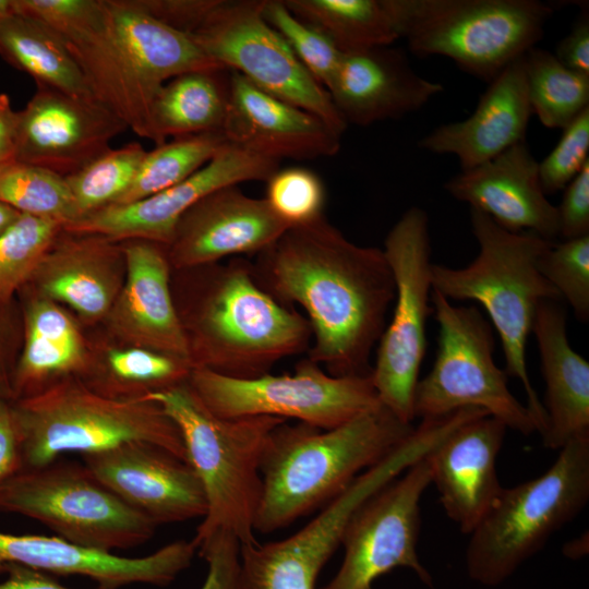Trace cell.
Instances as JSON below:
<instances>
[{
    "mask_svg": "<svg viewBox=\"0 0 589 589\" xmlns=\"http://www.w3.org/2000/svg\"><path fill=\"white\" fill-rule=\"evenodd\" d=\"M0 202L22 214L55 220L62 228L77 220L63 177L16 160L0 165Z\"/></svg>",
    "mask_w": 589,
    "mask_h": 589,
    "instance_id": "d590c367",
    "label": "cell"
},
{
    "mask_svg": "<svg viewBox=\"0 0 589 589\" xmlns=\"http://www.w3.org/2000/svg\"><path fill=\"white\" fill-rule=\"evenodd\" d=\"M541 275L561 299L572 306L578 321L589 320V235L552 244L538 261Z\"/></svg>",
    "mask_w": 589,
    "mask_h": 589,
    "instance_id": "60d3db41",
    "label": "cell"
},
{
    "mask_svg": "<svg viewBox=\"0 0 589 589\" xmlns=\"http://www.w3.org/2000/svg\"><path fill=\"white\" fill-rule=\"evenodd\" d=\"M107 366L110 380L94 389L113 398L166 389L188 381L192 371L183 360L139 347L111 350Z\"/></svg>",
    "mask_w": 589,
    "mask_h": 589,
    "instance_id": "f35d334b",
    "label": "cell"
},
{
    "mask_svg": "<svg viewBox=\"0 0 589 589\" xmlns=\"http://www.w3.org/2000/svg\"><path fill=\"white\" fill-rule=\"evenodd\" d=\"M22 213L0 202V236L9 229Z\"/></svg>",
    "mask_w": 589,
    "mask_h": 589,
    "instance_id": "f5cc1de1",
    "label": "cell"
},
{
    "mask_svg": "<svg viewBox=\"0 0 589 589\" xmlns=\"http://www.w3.org/2000/svg\"><path fill=\"white\" fill-rule=\"evenodd\" d=\"M342 52L392 46L399 36L382 0H283Z\"/></svg>",
    "mask_w": 589,
    "mask_h": 589,
    "instance_id": "d6a6232c",
    "label": "cell"
},
{
    "mask_svg": "<svg viewBox=\"0 0 589 589\" xmlns=\"http://www.w3.org/2000/svg\"><path fill=\"white\" fill-rule=\"evenodd\" d=\"M143 398L156 402L176 424L187 461L202 483L206 513L192 539L196 546L218 532L231 533L241 545L256 542L261 458L271 432L287 420L271 416L220 418L188 381Z\"/></svg>",
    "mask_w": 589,
    "mask_h": 589,
    "instance_id": "8992f818",
    "label": "cell"
},
{
    "mask_svg": "<svg viewBox=\"0 0 589 589\" xmlns=\"http://www.w3.org/2000/svg\"><path fill=\"white\" fill-rule=\"evenodd\" d=\"M231 70L190 71L167 81L151 109L154 143L168 136L221 132L230 95Z\"/></svg>",
    "mask_w": 589,
    "mask_h": 589,
    "instance_id": "f546056e",
    "label": "cell"
},
{
    "mask_svg": "<svg viewBox=\"0 0 589 589\" xmlns=\"http://www.w3.org/2000/svg\"><path fill=\"white\" fill-rule=\"evenodd\" d=\"M119 242L61 230L26 286L87 321L107 317L123 284Z\"/></svg>",
    "mask_w": 589,
    "mask_h": 589,
    "instance_id": "484cf974",
    "label": "cell"
},
{
    "mask_svg": "<svg viewBox=\"0 0 589 589\" xmlns=\"http://www.w3.org/2000/svg\"><path fill=\"white\" fill-rule=\"evenodd\" d=\"M0 56L31 75L36 85L94 98L62 38L38 20L14 12L0 22Z\"/></svg>",
    "mask_w": 589,
    "mask_h": 589,
    "instance_id": "4dcf8cb0",
    "label": "cell"
},
{
    "mask_svg": "<svg viewBox=\"0 0 589 589\" xmlns=\"http://www.w3.org/2000/svg\"><path fill=\"white\" fill-rule=\"evenodd\" d=\"M0 510L36 519L59 538L104 552L143 544L156 529L84 465L56 460L0 483Z\"/></svg>",
    "mask_w": 589,
    "mask_h": 589,
    "instance_id": "8fae6325",
    "label": "cell"
},
{
    "mask_svg": "<svg viewBox=\"0 0 589 589\" xmlns=\"http://www.w3.org/2000/svg\"><path fill=\"white\" fill-rule=\"evenodd\" d=\"M199 267L203 280L195 297L185 306L176 305L192 370L255 378L271 373L278 361L308 351L309 321L260 287L252 262L236 256Z\"/></svg>",
    "mask_w": 589,
    "mask_h": 589,
    "instance_id": "3957f363",
    "label": "cell"
},
{
    "mask_svg": "<svg viewBox=\"0 0 589 589\" xmlns=\"http://www.w3.org/2000/svg\"><path fill=\"white\" fill-rule=\"evenodd\" d=\"M418 57L443 56L490 83L542 38L553 13L538 0H382Z\"/></svg>",
    "mask_w": 589,
    "mask_h": 589,
    "instance_id": "9c48e42d",
    "label": "cell"
},
{
    "mask_svg": "<svg viewBox=\"0 0 589 589\" xmlns=\"http://www.w3.org/2000/svg\"><path fill=\"white\" fill-rule=\"evenodd\" d=\"M4 573L7 579L0 582V589H71L46 573L23 565L10 564Z\"/></svg>",
    "mask_w": 589,
    "mask_h": 589,
    "instance_id": "f907efd6",
    "label": "cell"
},
{
    "mask_svg": "<svg viewBox=\"0 0 589 589\" xmlns=\"http://www.w3.org/2000/svg\"><path fill=\"white\" fill-rule=\"evenodd\" d=\"M330 557L324 540L305 533L240 544L241 589H316L317 577Z\"/></svg>",
    "mask_w": 589,
    "mask_h": 589,
    "instance_id": "1f68e13d",
    "label": "cell"
},
{
    "mask_svg": "<svg viewBox=\"0 0 589 589\" xmlns=\"http://www.w3.org/2000/svg\"><path fill=\"white\" fill-rule=\"evenodd\" d=\"M413 430L412 423L382 404L328 430L302 422L279 424L261 458L262 494L254 530L272 533L323 508Z\"/></svg>",
    "mask_w": 589,
    "mask_h": 589,
    "instance_id": "7a4b0ae2",
    "label": "cell"
},
{
    "mask_svg": "<svg viewBox=\"0 0 589 589\" xmlns=\"http://www.w3.org/2000/svg\"><path fill=\"white\" fill-rule=\"evenodd\" d=\"M127 124L95 98L36 85L17 111L14 160L60 177L77 172L111 148Z\"/></svg>",
    "mask_w": 589,
    "mask_h": 589,
    "instance_id": "e0dca14e",
    "label": "cell"
},
{
    "mask_svg": "<svg viewBox=\"0 0 589 589\" xmlns=\"http://www.w3.org/2000/svg\"><path fill=\"white\" fill-rule=\"evenodd\" d=\"M531 115L521 56L489 83L467 119L436 127L418 146L455 155L461 170H467L525 141Z\"/></svg>",
    "mask_w": 589,
    "mask_h": 589,
    "instance_id": "4316f807",
    "label": "cell"
},
{
    "mask_svg": "<svg viewBox=\"0 0 589 589\" xmlns=\"http://www.w3.org/2000/svg\"><path fill=\"white\" fill-rule=\"evenodd\" d=\"M278 168L277 160L227 143L182 182L132 203L107 205L62 229L117 242L145 240L167 247L181 217L200 200L228 185L266 181Z\"/></svg>",
    "mask_w": 589,
    "mask_h": 589,
    "instance_id": "2e32d148",
    "label": "cell"
},
{
    "mask_svg": "<svg viewBox=\"0 0 589 589\" xmlns=\"http://www.w3.org/2000/svg\"><path fill=\"white\" fill-rule=\"evenodd\" d=\"M188 382L224 419L271 416L328 430L381 405L371 375L334 376L308 358L292 374L232 378L193 369Z\"/></svg>",
    "mask_w": 589,
    "mask_h": 589,
    "instance_id": "4fadbf2b",
    "label": "cell"
},
{
    "mask_svg": "<svg viewBox=\"0 0 589 589\" xmlns=\"http://www.w3.org/2000/svg\"><path fill=\"white\" fill-rule=\"evenodd\" d=\"M17 111L7 94H0V165L14 160Z\"/></svg>",
    "mask_w": 589,
    "mask_h": 589,
    "instance_id": "816d5d0a",
    "label": "cell"
},
{
    "mask_svg": "<svg viewBox=\"0 0 589 589\" xmlns=\"http://www.w3.org/2000/svg\"><path fill=\"white\" fill-rule=\"evenodd\" d=\"M288 228L264 197L228 185L194 204L179 220L166 248L172 269H189L225 257L256 255Z\"/></svg>",
    "mask_w": 589,
    "mask_h": 589,
    "instance_id": "d6986e66",
    "label": "cell"
},
{
    "mask_svg": "<svg viewBox=\"0 0 589 589\" xmlns=\"http://www.w3.org/2000/svg\"><path fill=\"white\" fill-rule=\"evenodd\" d=\"M262 10L263 0H217L190 35L215 62L240 73L261 91L315 115L341 136L348 123L329 93L266 22Z\"/></svg>",
    "mask_w": 589,
    "mask_h": 589,
    "instance_id": "5bb4252c",
    "label": "cell"
},
{
    "mask_svg": "<svg viewBox=\"0 0 589 589\" xmlns=\"http://www.w3.org/2000/svg\"><path fill=\"white\" fill-rule=\"evenodd\" d=\"M221 133L229 144L277 161L334 156L341 137L315 115L261 91L233 70Z\"/></svg>",
    "mask_w": 589,
    "mask_h": 589,
    "instance_id": "7402d4cb",
    "label": "cell"
},
{
    "mask_svg": "<svg viewBox=\"0 0 589 589\" xmlns=\"http://www.w3.org/2000/svg\"><path fill=\"white\" fill-rule=\"evenodd\" d=\"M531 332L545 383L543 445L560 450L569 442L589 438V363L570 346L557 301L539 303Z\"/></svg>",
    "mask_w": 589,
    "mask_h": 589,
    "instance_id": "83f0119b",
    "label": "cell"
},
{
    "mask_svg": "<svg viewBox=\"0 0 589 589\" xmlns=\"http://www.w3.org/2000/svg\"><path fill=\"white\" fill-rule=\"evenodd\" d=\"M431 303L438 323L433 366L419 380L414 417L438 418L464 408H480L524 435L536 432L532 417L509 390L507 374L493 358L491 323L476 306L454 305L432 289Z\"/></svg>",
    "mask_w": 589,
    "mask_h": 589,
    "instance_id": "30bf717a",
    "label": "cell"
},
{
    "mask_svg": "<svg viewBox=\"0 0 589 589\" xmlns=\"http://www.w3.org/2000/svg\"><path fill=\"white\" fill-rule=\"evenodd\" d=\"M554 56L568 69L589 75V14L585 7L570 32L557 44Z\"/></svg>",
    "mask_w": 589,
    "mask_h": 589,
    "instance_id": "7dc6e473",
    "label": "cell"
},
{
    "mask_svg": "<svg viewBox=\"0 0 589 589\" xmlns=\"http://www.w3.org/2000/svg\"><path fill=\"white\" fill-rule=\"evenodd\" d=\"M196 551L193 540H178L143 557H122L57 536L0 531V573L16 564L46 574L85 576L96 581L99 589H120L132 584L164 587L191 566Z\"/></svg>",
    "mask_w": 589,
    "mask_h": 589,
    "instance_id": "ffe728a7",
    "label": "cell"
},
{
    "mask_svg": "<svg viewBox=\"0 0 589 589\" xmlns=\"http://www.w3.org/2000/svg\"><path fill=\"white\" fill-rule=\"evenodd\" d=\"M63 41L94 98L152 142L151 109L161 86L185 72L224 68L136 0H103L98 19Z\"/></svg>",
    "mask_w": 589,
    "mask_h": 589,
    "instance_id": "277c9868",
    "label": "cell"
},
{
    "mask_svg": "<svg viewBox=\"0 0 589 589\" xmlns=\"http://www.w3.org/2000/svg\"><path fill=\"white\" fill-rule=\"evenodd\" d=\"M61 230L55 220L21 214L0 236V312L29 283Z\"/></svg>",
    "mask_w": 589,
    "mask_h": 589,
    "instance_id": "74e56055",
    "label": "cell"
},
{
    "mask_svg": "<svg viewBox=\"0 0 589 589\" xmlns=\"http://www.w3.org/2000/svg\"><path fill=\"white\" fill-rule=\"evenodd\" d=\"M228 142L221 132L172 137L143 157L127 191L113 204H128L176 185L205 166Z\"/></svg>",
    "mask_w": 589,
    "mask_h": 589,
    "instance_id": "e575fe53",
    "label": "cell"
},
{
    "mask_svg": "<svg viewBox=\"0 0 589 589\" xmlns=\"http://www.w3.org/2000/svg\"><path fill=\"white\" fill-rule=\"evenodd\" d=\"M122 252L124 279L106 317L111 330L134 347L190 364L188 340L172 296V266L166 245L128 240Z\"/></svg>",
    "mask_w": 589,
    "mask_h": 589,
    "instance_id": "44dd1931",
    "label": "cell"
},
{
    "mask_svg": "<svg viewBox=\"0 0 589 589\" xmlns=\"http://www.w3.org/2000/svg\"><path fill=\"white\" fill-rule=\"evenodd\" d=\"M12 407L23 469L44 467L64 453L85 456L129 442L157 445L187 461L176 424L143 397H109L71 377L14 400Z\"/></svg>",
    "mask_w": 589,
    "mask_h": 589,
    "instance_id": "52a82bcc",
    "label": "cell"
},
{
    "mask_svg": "<svg viewBox=\"0 0 589 589\" xmlns=\"http://www.w3.org/2000/svg\"><path fill=\"white\" fill-rule=\"evenodd\" d=\"M22 469L20 437L12 401L0 399V483Z\"/></svg>",
    "mask_w": 589,
    "mask_h": 589,
    "instance_id": "c3c4849f",
    "label": "cell"
},
{
    "mask_svg": "<svg viewBox=\"0 0 589 589\" xmlns=\"http://www.w3.org/2000/svg\"><path fill=\"white\" fill-rule=\"evenodd\" d=\"M589 107L564 129L549 155L539 161V180L545 195L564 188L589 161Z\"/></svg>",
    "mask_w": 589,
    "mask_h": 589,
    "instance_id": "7bdbcfd3",
    "label": "cell"
},
{
    "mask_svg": "<svg viewBox=\"0 0 589 589\" xmlns=\"http://www.w3.org/2000/svg\"><path fill=\"white\" fill-rule=\"evenodd\" d=\"M217 0H136L151 16L163 24L185 33H193Z\"/></svg>",
    "mask_w": 589,
    "mask_h": 589,
    "instance_id": "bcb514c9",
    "label": "cell"
},
{
    "mask_svg": "<svg viewBox=\"0 0 589 589\" xmlns=\"http://www.w3.org/2000/svg\"><path fill=\"white\" fill-rule=\"evenodd\" d=\"M506 430L498 419L480 416L458 426L428 455L431 484L464 534L472 532L503 489L496 464Z\"/></svg>",
    "mask_w": 589,
    "mask_h": 589,
    "instance_id": "cb8c5ba5",
    "label": "cell"
},
{
    "mask_svg": "<svg viewBox=\"0 0 589 589\" xmlns=\"http://www.w3.org/2000/svg\"><path fill=\"white\" fill-rule=\"evenodd\" d=\"M532 113L550 129H564L589 107V75L573 71L538 47L524 55Z\"/></svg>",
    "mask_w": 589,
    "mask_h": 589,
    "instance_id": "836d02e7",
    "label": "cell"
},
{
    "mask_svg": "<svg viewBox=\"0 0 589 589\" xmlns=\"http://www.w3.org/2000/svg\"><path fill=\"white\" fill-rule=\"evenodd\" d=\"M445 190L508 231H529L551 241L558 236L557 207L541 188L539 161L526 141L461 170L445 183Z\"/></svg>",
    "mask_w": 589,
    "mask_h": 589,
    "instance_id": "603a6c76",
    "label": "cell"
},
{
    "mask_svg": "<svg viewBox=\"0 0 589 589\" xmlns=\"http://www.w3.org/2000/svg\"><path fill=\"white\" fill-rule=\"evenodd\" d=\"M207 563L201 589H241L240 542L231 533L218 532L197 548Z\"/></svg>",
    "mask_w": 589,
    "mask_h": 589,
    "instance_id": "ee69618b",
    "label": "cell"
},
{
    "mask_svg": "<svg viewBox=\"0 0 589 589\" xmlns=\"http://www.w3.org/2000/svg\"><path fill=\"white\" fill-rule=\"evenodd\" d=\"M146 152L139 142L111 147L77 172L65 177L77 220L116 203L131 185Z\"/></svg>",
    "mask_w": 589,
    "mask_h": 589,
    "instance_id": "8d00e7d4",
    "label": "cell"
},
{
    "mask_svg": "<svg viewBox=\"0 0 589 589\" xmlns=\"http://www.w3.org/2000/svg\"><path fill=\"white\" fill-rule=\"evenodd\" d=\"M470 223L478 255L461 268L432 264V289L448 300L478 302L486 311L501 338L505 372L521 382L526 407L542 436L546 414L528 375L526 346L539 303L561 300L538 269L539 257L552 241L529 231H508L473 208Z\"/></svg>",
    "mask_w": 589,
    "mask_h": 589,
    "instance_id": "5b68a950",
    "label": "cell"
},
{
    "mask_svg": "<svg viewBox=\"0 0 589 589\" xmlns=\"http://www.w3.org/2000/svg\"><path fill=\"white\" fill-rule=\"evenodd\" d=\"M442 91L440 83L410 67L402 50L390 46L342 53L327 89L345 121L364 127L417 111Z\"/></svg>",
    "mask_w": 589,
    "mask_h": 589,
    "instance_id": "d4e9b609",
    "label": "cell"
},
{
    "mask_svg": "<svg viewBox=\"0 0 589 589\" xmlns=\"http://www.w3.org/2000/svg\"><path fill=\"white\" fill-rule=\"evenodd\" d=\"M431 484L428 456L365 500L347 522L340 568L322 589H373L395 568H408L426 586L432 577L418 554L420 501Z\"/></svg>",
    "mask_w": 589,
    "mask_h": 589,
    "instance_id": "9a60e30c",
    "label": "cell"
},
{
    "mask_svg": "<svg viewBox=\"0 0 589 589\" xmlns=\"http://www.w3.org/2000/svg\"><path fill=\"white\" fill-rule=\"evenodd\" d=\"M262 14L306 71L328 89L342 58L335 44L321 31L296 16L283 0H263Z\"/></svg>",
    "mask_w": 589,
    "mask_h": 589,
    "instance_id": "ab89813d",
    "label": "cell"
},
{
    "mask_svg": "<svg viewBox=\"0 0 589 589\" xmlns=\"http://www.w3.org/2000/svg\"><path fill=\"white\" fill-rule=\"evenodd\" d=\"M557 207L558 236L565 240L589 235V161L564 188Z\"/></svg>",
    "mask_w": 589,
    "mask_h": 589,
    "instance_id": "f6af8a7d",
    "label": "cell"
},
{
    "mask_svg": "<svg viewBox=\"0 0 589 589\" xmlns=\"http://www.w3.org/2000/svg\"><path fill=\"white\" fill-rule=\"evenodd\" d=\"M266 183L264 199L289 227L309 224L324 215L325 188L314 171L304 167L278 168Z\"/></svg>",
    "mask_w": 589,
    "mask_h": 589,
    "instance_id": "b9f144b4",
    "label": "cell"
},
{
    "mask_svg": "<svg viewBox=\"0 0 589 589\" xmlns=\"http://www.w3.org/2000/svg\"><path fill=\"white\" fill-rule=\"evenodd\" d=\"M31 293L23 308V345L12 376L13 401L85 372L88 363L84 338L72 317L57 302Z\"/></svg>",
    "mask_w": 589,
    "mask_h": 589,
    "instance_id": "f1b7e54d",
    "label": "cell"
},
{
    "mask_svg": "<svg viewBox=\"0 0 589 589\" xmlns=\"http://www.w3.org/2000/svg\"><path fill=\"white\" fill-rule=\"evenodd\" d=\"M589 501V438L569 442L541 476L503 488L469 534L466 568L496 587L538 553Z\"/></svg>",
    "mask_w": 589,
    "mask_h": 589,
    "instance_id": "ba28073f",
    "label": "cell"
},
{
    "mask_svg": "<svg viewBox=\"0 0 589 589\" xmlns=\"http://www.w3.org/2000/svg\"><path fill=\"white\" fill-rule=\"evenodd\" d=\"M252 262L260 287L300 305L312 329L308 359L334 376H369L395 281L383 249L363 247L322 217L289 227Z\"/></svg>",
    "mask_w": 589,
    "mask_h": 589,
    "instance_id": "6da1fadb",
    "label": "cell"
},
{
    "mask_svg": "<svg viewBox=\"0 0 589 589\" xmlns=\"http://www.w3.org/2000/svg\"><path fill=\"white\" fill-rule=\"evenodd\" d=\"M383 252L394 276L395 299L371 378L380 402L401 421L412 423L426 320L433 311L428 214L417 206L407 209L388 231Z\"/></svg>",
    "mask_w": 589,
    "mask_h": 589,
    "instance_id": "7c38bea8",
    "label": "cell"
},
{
    "mask_svg": "<svg viewBox=\"0 0 589 589\" xmlns=\"http://www.w3.org/2000/svg\"><path fill=\"white\" fill-rule=\"evenodd\" d=\"M82 457L97 481L156 526L203 518L206 513L197 474L163 447L129 442Z\"/></svg>",
    "mask_w": 589,
    "mask_h": 589,
    "instance_id": "ac0fdd59",
    "label": "cell"
},
{
    "mask_svg": "<svg viewBox=\"0 0 589 589\" xmlns=\"http://www.w3.org/2000/svg\"><path fill=\"white\" fill-rule=\"evenodd\" d=\"M16 327L12 305L0 312V399L13 401L12 376L15 368L13 346Z\"/></svg>",
    "mask_w": 589,
    "mask_h": 589,
    "instance_id": "681fc988",
    "label": "cell"
},
{
    "mask_svg": "<svg viewBox=\"0 0 589 589\" xmlns=\"http://www.w3.org/2000/svg\"><path fill=\"white\" fill-rule=\"evenodd\" d=\"M14 13L13 0H0V22Z\"/></svg>",
    "mask_w": 589,
    "mask_h": 589,
    "instance_id": "db71d44e",
    "label": "cell"
}]
</instances>
